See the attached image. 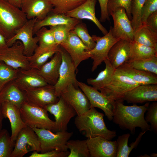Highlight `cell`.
Returning a JSON list of instances; mask_svg holds the SVG:
<instances>
[{
    "mask_svg": "<svg viewBox=\"0 0 157 157\" xmlns=\"http://www.w3.org/2000/svg\"><path fill=\"white\" fill-rule=\"evenodd\" d=\"M122 99L115 101L112 120L123 130H128L132 134L135 133V128H140L142 131L150 130V126L146 121L144 115L149 104L138 106L125 105Z\"/></svg>",
    "mask_w": 157,
    "mask_h": 157,
    "instance_id": "6da1fadb",
    "label": "cell"
},
{
    "mask_svg": "<svg viewBox=\"0 0 157 157\" xmlns=\"http://www.w3.org/2000/svg\"><path fill=\"white\" fill-rule=\"evenodd\" d=\"M104 115L94 108L75 118L74 124L80 132L83 131L87 138L100 136L111 140L116 136L115 131L108 129L104 122Z\"/></svg>",
    "mask_w": 157,
    "mask_h": 157,
    "instance_id": "7a4b0ae2",
    "label": "cell"
},
{
    "mask_svg": "<svg viewBox=\"0 0 157 157\" xmlns=\"http://www.w3.org/2000/svg\"><path fill=\"white\" fill-rule=\"evenodd\" d=\"M28 20L20 8L0 0V34L6 40L13 37Z\"/></svg>",
    "mask_w": 157,
    "mask_h": 157,
    "instance_id": "3957f363",
    "label": "cell"
},
{
    "mask_svg": "<svg viewBox=\"0 0 157 157\" xmlns=\"http://www.w3.org/2000/svg\"><path fill=\"white\" fill-rule=\"evenodd\" d=\"M19 110L22 118L27 126L32 128L44 129L56 132L55 121L49 118L45 108L31 105L24 101Z\"/></svg>",
    "mask_w": 157,
    "mask_h": 157,
    "instance_id": "277c9868",
    "label": "cell"
},
{
    "mask_svg": "<svg viewBox=\"0 0 157 157\" xmlns=\"http://www.w3.org/2000/svg\"><path fill=\"white\" fill-rule=\"evenodd\" d=\"M38 136L40 143V153L52 151H67V143L73 135L72 132L58 131L53 133L44 129L32 128Z\"/></svg>",
    "mask_w": 157,
    "mask_h": 157,
    "instance_id": "5b68a950",
    "label": "cell"
},
{
    "mask_svg": "<svg viewBox=\"0 0 157 157\" xmlns=\"http://www.w3.org/2000/svg\"><path fill=\"white\" fill-rule=\"evenodd\" d=\"M139 85L131 78L116 69L110 83L99 90L109 99L115 101L123 99L127 92Z\"/></svg>",
    "mask_w": 157,
    "mask_h": 157,
    "instance_id": "8992f818",
    "label": "cell"
},
{
    "mask_svg": "<svg viewBox=\"0 0 157 157\" xmlns=\"http://www.w3.org/2000/svg\"><path fill=\"white\" fill-rule=\"evenodd\" d=\"M59 51L62 56V61L59 69L58 80L54 85L56 94L58 97L62 91L70 84H72L76 87H78L76 77L75 67L71 57L60 45Z\"/></svg>",
    "mask_w": 157,
    "mask_h": 157,
    "instance_id": "52a82bcc",
    "label": "cell"
},
{
    "mask_svg": "<svg viewBox=\"0 0 157 157\" xmlns=\"http://www.w3.org/2000/svg\"><path fill=\"white\" fill-rule=\"evenodd\" d=\"M31 151L40 152V143L34 130L27 126L19 132L10 157H22Z\"/></svg>",
    "mask_w": 157,
    "mask_h": 157,
    "instance_id": "ba28073f",
    "label": "cell"
},
{
    "mask_svg": "<svg viewBox=\"0 0 157 157\" xmlns=\"http://www.w3.org/2000/svg\"><path fill=\"white\" fill-rule=\"evenodd\" d=\"M37 20L36 18L28 20L13 37L6 40L8 47L19 41L23 45L24 55L27 57L31 56L38 46V38L33 36L34 26Z\"/></svg>",
    "mask_w": 157,
    "mask_h": 157,
    "instance_id": "9c48e42d",
    "label": "cell"
},
{
    "mask_svg": "<svg viewBox=\"0 0 157 157\" xmlns=\"http://www.w3.org/2000/svg\"><path fill=\"white\" fill-rule=\"evenodd\" d=\"M110 16H112L114 23L113 27L110 28L113 36L117 39L130 42L133 41L134 30L125 9L118 8L111 12Z\"/></svg>",
    "mask_w": 157,
    "mask_h": 157,
    "instance_id": "30bf717a",
    "label": "cell"
},
{
    "mask_svg": "<svg viewBox=\"0 0 157 157\" xmlns=\"http://www.w3.org/2000/svg\"><path fill=\"white\" fill-rule=\"evenodd\" d=\"M45 109L55 117L56 132L67 131L70 119L77 115L74 109L60 96L57 102L48 105Z\"/></svg>",
    "mask_w": 157,
    "mask_h": 157,
    "instance_id": "8fae6325",
    "label": "cell"
},
{
    "mask_svg": "<svg viewBox=\"0 0 157 157\" xmlns=\"http://www.w3.org/2000/svg\"><path fill=\"white\" fill-rule=\"evenodd\" d=\"M24 92L25 101L29 104L45 108L47 105L55 103L59 99L54 85H46L26 90Z\"/></svg>",
    "mask_w": 157,
    "mask_h": 157,
    "instance_id": "7c38bea8",
    "label": "cell"
},
{
    "mask_svg": "<svg viewBox=\"0 0 157 157\" xmlns=\"http://www.w3.org/2000/svg\"><path fill=\"white\" fill-rule=\"evenodd\" d=\"M78 86L87 97L90 108H97L102 110L110 121L113 119L115 101L109 99L92 87L77 81Z\"/></svg>",
    "mask_w": 157,
    "mask_h": 157,
    "instance_id": "4fadbf2b",
    "label": "cell"
},
{
    "mask_svg": "<svg viewBox=\"0 0 157 157\" xmlns=\"http://www.w3.org/2000/svg\"><path fill=\"white\" fill-rule=\"evenodd\" d=\"M92 36L96 44L92 49L88 51V52L93 60L91 69L93 72L107 58L108 52L111 47L120 40L115 38L113 36L110 28L108 33L103 37L95 35Z\"/></svg>",
    "mask_w": 157,
    "mask_h": 157,
    "instance_id": "5bb4252c",
    "label": "cell"
},
{
    "mask_svg": "<svg viewBox=\"0 0 157 157\" xmlns=\"http://www.w3.org/2000/svg\"><path fill=\"white\" fill-rule=\"evenodd\" d=\"M0 61L15 69L31 68L27 57L24 53L23 45L19 40L0 52Z\"/></svg>",
    "mask_w": 157,
    "mask_h": 157,
    "instance_id": "9a60e30c",
    "label": "cell"
},
{
    "mask_svg": "<svg viewBox=\"0 0 157 157\" xmlns=\"http://www.w3.org/2000/svg\"><path fill=\"white\" fill-rule=\"evenodd\" d=\"M60 45L69 54L76 68L81 62L90 58L88 52L89 49L72 30L69 32L66 40Z\"/></svg>",
    "mask_w": 157,
    "mask_h": 157,
    "instance_id": "2e32d148",
    "label": "cell"
},
{
    "mask_svg": "<svg viewBox=\"0 0 157 157\" xmlns=\"http://www.w3.org/2000/svg\"><path fill=\"white\" fill-rule=\"evenodd\" d=\"M60 96L74 109L77 115H82L90 108V103L86 95L78 87L72 84L65 88Z\"/></svg>",
    "mask_w": 157,
    "mask_h": 157,
    "instance_id": "e0dca14e",
    "label": "cell"
},
{
    "mask_svg": "<svg viewBox=\"0 0 157 157\" xmlns=\"http://www.w3.org/2000/svg\"><path fill=\"white\" fill-rule=\"evenodd\" d=\"M87 142L90 157H116V140L111 141L98 136L88 138Z\"/></svg>",
    "mask_w": 157,
    "mask_h": 157,
    "instance_id": "ac0fdd59",
    "label": "cell"
},
{
    "mask_svg": "<svg viewBox=\"0 0 157 157\" xmlns=\"http://www.w3.org/2000/svg\"><path fill=\"white\" fill-rule=\"evenodd\" d=\"M122 99L134 104L156 101L157 84L139 85L127 92Z\"/></svg>",
    "mask_w": 157,
    "mask_h": 157,
    "instance_id": "d6986e66",
    "label": "cell"
},
{
    "mask_svg": "<svg viewBox=\"0 0 157 157\" xmlns=\"http://www.w3.org/2000/svg\"><path fill=\"white\" fill-rule=\"evenodd\" d=\"M53 8L50 0H24L20 9L28 20L36 18L40 20L51 13Z\"/></svg>",
    "mask_w": 157,
    "mask_h": 157,
    "instance_id": "ffe728a7",
    "label": "cell"
},
{
    "mask_svg": "<svg viewBox=\"0 0 157 157\" xmlns=\"http://www.w3.org/2000/svg\"><path fill=\"white\" fill-rule=\"evenodd\" d=\"M96 2L97 0H87L79 6L65 14L80 20L85 19L91 21L105 35L108 31L96 16L95 7Z\"/></svg>",
    "mask_w": 157,
    "mask_h": 157,
    "instance_id": "44dd1931",
    "label": "cell"
},
{
    "mask_svg": "<svg viewBox=\"0 0 157 157\" xmlns=\"http://www.w3.org/2000/svg\"><path fill=\"white\" fill-rule=\"evenodd\" d=\"M13 82L23 91L48 84L38 74L37 69L31 68L19 69L17 76Z\"/></svg>",
    "mask_w": 157,
    "mask_h": 157,
    "instance_id": "7402d4cb",
    "label": "cell"
},
{
    "mask_svg": "<svg viewBox=\"0 0 157 157\" xmlns=\"http://www.w3.org/2000/svg\"><path fill=\"white\" fill-rule=\"evenodd\" d=\"M1 104L4 118H8L10 123L12 140L15 142L19 132L27 125L22 118L19 108L8 103L4 102Z\"/></svg>",
    "mask_w": 157,
    "mask_h": 157,
    "instance_id": "603a6c76",
    "label": "cell"
},
{
    "mask_svg": "<svg viewBox=\"0 0 157 157\" xmlns=\"http://www.w3.org/2000/svg\"><path fill=\"white\" fill-rule=\"evenodd\" d=\"M61 61V54L59 51L54 54L49 61L37 69L38 74L48 84L54 85L57 83Z\"/></svg>",
    "mask_w": 157,
    "mask_h": 157,
    "instance_id": "cb8c5ba5",
    "label": "cell"
},
{
    "mask_svg": "<svg viewBox=\"0 0 157 157\" xmlns=\"http://www.w3.org/2000/svg\"><path fill=\"white\" fill-rule=\"evenodd\" d=\"M130 43L126 40H120L110 49L107 58L114 69H116L129 60Z\"/></svg>",
    "mask_w": 157,
    "mask_h": 157,
    "instance_id": "d4e9b609",
    "label": "cell"
},
{
    "mask_svg": "<svg viewBox=\"0 0 157 157\" xmlns=\"http://www.w3.org/2000/svg\"><path fill=\"white\" fill-rule=\"evenodd\" d=\"M78 19L65 15V14L49 13L44 18L37 20L33 28V34L41 28L47 26H53L60 25H66L73 27L81 22Z\"/></svg>",
    "mask_w": 157,
    "mask_h": 157,
    "instance_id": "484cf974",
    "label": "cell"
},
{
    "mask_svg": "<svg viewBox=\"0 0 157 157\" xmlns=\"http://www.w3.org/2000/svg\"><path fill=\"white\" fill-rule=\"evenodd\" d=\"M139 85L157 84V75L134 69L125 63L116 69Z\"/></svg>",
    "mask_w": 157,
    "mask_h": 157,
    "instance_id": "4316f807",
    "label": "cell"
},
{
    "mask_svg": "<svg viewBox=\"0 0 157 157\" xmlns=\"http://www.w3.org/2000/svg\"><path fill=\"white\" fill-rule=\"evenodd\" d=\"M25 99L24 92L14 83L11 82L0 91V104L10 103L19 109Z\"/></svg>",
    "mask_w": 157,
    "mask_h": 157,
    "instance_id": "83f0119b",
    "label": "cell"
},
{
    "mask_svg": "<svg viewBox=\"0 0 157 157\" xmlns=\"http://www.w3.org/2000/svg\"><path fill=\"white\" fill-rule=\"evenodd\" d=\"M133 41L157 49V33L146 24H142L134 30Z\"/></svg>",
    "mask_w": 157,
    "mask_h": 157,
    "instance_id": "f1b7e54d",
    "label": "cell"
},
{
    "mask_svg": "<svg viewBox=\"0 0 157 157\" xmlns=\"http://www.w3.org/2000/svg\"><path fill=\"white\" fill-rule=\"evenodd\" d=\"M60 46V45H56L43 49L35 50L31 56L27 57L30 68L39 69L49 58L59 51Z\"/></svg>",
    "mask_w": 157,
    "mask_h": 157,
    "instance_id": "f546056e",
    "label": "cell"
},
{
    "mask_svg": "<svg viewBox=\"0 0 157 157\" xmlns=\"http://www.w3.org/2000/svg\"><path fill=\"white\" fill-rule=\"evenodd\" d=\"M106 67L95 78H88L87 80L88 83L91 85L95 89L98 90L102 88L110 82L116 69L111 65L107 58L104 61Z\"/></svg>",
    "mask_w": 157,
    "mask_h": 157,
    "instance_id": "4dcf8cb0",
    "label": "cell"
},
{
    "mask_svg": "<svg viewBox=\"0 0 157 157\" xmlns=\"http://www.w3.org/2000/svg\"><path fill=\"white\" fill-rule=\"evenodd\" d=\"M157 56V49L133 41L130 43L129 60L147 59Z\"/></svg>",
    "mask_w": 157,
    "mask_h": 157,
    "instance_id": "1f68e13d",
    "label": "cell"
},
{
    "mask_svg": "<svg viewBox=\"0 0 157 157\" xmlns=\"http://www.w3.org/2000/svg\"><path fill=\"white\" fill-rule=\"evenodd\" d=\"M125 63L134 69L157 75V56L147 59L129 60Z\"/></svg>",
    "mask_w": 157,
    "mask_h": 157,
    "instance_id": "d6a6232c",
    "label": "cell"
},
{
    "mask_svg": "<svg viewBox=\"0 0 157 157\" xmlns=\"http://www.w3.org/2000/svg\"><path fill=\"white\" fill-rule=\"evenodd\" d=\"M53 8L51 12L65 14L79 6L87 0H50Z\"/></svg>",
    "mask_w": 157,
    "mask_h": 157,
    "instance_id": "836d02e7",
    "label": "cell"
},
{
    "mask_svg": "<svg viewBox=\"0 0 157 157\" xmlns=\"http://www.w3.org/2000/svg\"><path fill=\"white\" fill-rule=\"evenodd\" d=\"M67 145L70 151L67 157H90L87 140H69Z\"/></svg>",
    "mask_w": 157,
    "mask_h": 157,
    "instance_id": "e575fe53",
    "label": "cell"
},
{
    "mask_svg": "<svg viewBox=\"0 0 157 157\" xmlns=\"http://www.w3.org/2000/svg\"><path fill=\"white\" fill-rule=\"evenodd\" d=\"M35 34L38 38L39 43L36 50L43 49L58 45L56 44L51 30L46 27L40 28Z\"/></svg>",
    "mask_w": 157,
    "mask_h": 157,
    "instance_id": "d590c367",
    "label": "cell"
},
{
    "mask_svg": "<svg viewBox=\"0 0 157 157\" xmlns=\"http://www.w3.org/2000/svg\"><path fill=\"white\" fill-rule=\"evenodd\" d=\"M8 131L0 130V157H10L15 145Z\"/></svg>",
    "mask_w": 157,
    "mask_h": 157,
    "instance_id": "8d00e7d4",
    "label": "cell"
},
{
    "mask_svg": "<svg viewBox=\"0 0 157 157\" xmlns=\"http://www.w3.org/2000/svg\"><path fill=\"white\" fill-rule=\"evenodd\" d=\"M72 31L89 51L94 47L96 43L89 34L85 24L80 22L75 26Z\"/></svg>",
    "mask_w": 157,
    "mask_h": 157,
    "instance_id": "74e56055",
    "label": "cell"
},
{
    "mask_svg": "<svg viewBox=\"0 0 157 157\" xmlns=\"http://www.w3.org/2000/svg\"><path fill=\"white\" fill-rule=\"evenodd\" d=\"M19 69H15L0 61V91L16 78Z\"/></svg>",
    "mask_w": 157,
    "mask_h": 157,
    "instance_id": "f35d334b",
    "label": "cell"
},
{
    "mask_svg": "<svg viewBox=\"0 0 157 157\" xmlns=\"http://www.w3.org/2000/svg\"><path fill=\"white\" fill-rule=\"evenodd\" d=\"M146 0H131V24L133 29L142 25L141 21L142 9Z\"/></svg>",
    "mask_w": 157,
    "mask_h": 157,
    "instance_id": "ab89813d",
    "label": "cell"
},
{
    "mask_svg": "<svg viewBox=\"0 0 157 157\" xmlns=\"http://www.w3.org/2000/svg\"><path fill=\"white\" fill-rule=\"evenodd\" d=\"M51 32L57 44L60 45L67 39L69 32L74 27L66 25H60L50 26Z\"/></svg>",
    "mask_w": 157,
    "mask_h": 157,
    "instance_id": "60d3db41",
    "label": "cell"
},
{
    "mask_svg": "<svg viewBox=\"0 0 157 157\" xmlns=\"http://www.w3.org/2000/svg\"><path fill=\"white\" fill-rule=\"evenodd\" d=\"M131 0H108L107 10L109 16L111 13L116 9L123 8L125 9L128 18L131 20Z\"/></svg>",
    "mask_w": 157,
    "mask_h": 157,
    "instance_id": "b9f144b4",
    "label": "cell"
},
{
    "mask_svg": "<svg viewBox=\"0 0 157 157\" xmlns=\"http://www.w3.org/2000/svg\"><path fill=\"white\" fill-rule=\"evenodd\" d=\"M130 135L127 133L119 135L116 140L117 149L116 157H128L131 151L128 146L129 139Z\"/></svg>",
    "mask_w": 157,
    "mask_h": 157,
    "instance_id": "7bdbcfd3",
    "label": "cell"
},
{
    "mask_svg": "<svg viewBox=\"0 0 157 157\" xmlns=\"http://www.w3.org/2000/svg\"><path fill=\"white\" fill-rule=\"evenodd\" d=\"M145 119L150 123V129L156 133L157 132V102L154 101L149 104L147 109Z\"/></svg>",
    "mask_w": 157,
    "mask_h": 157,
    "instance_id": "ee69618b",
    "label": "cell"
},
{
    "mask_svg": "<svg viewBox=\"0 0 157 157\" xmlns=\"http://www.w3.org/2000/svg\"><path fill=\"white\" fill-rule=\"evenodd\" d=\"M157 11V0H146L141 13L142 24H145L147 19L149 15Z\"/></svg>",
    "mask_w": 157,
    "mask_h": 157,
    "instance_id": "f6af8a7d",
    "label": "cell"
},
{
    "mask_svg": "<svg viewBox=\"0 0 157 157\" xmlns=\"http://www.w3.org/2000/svg\"><path fill=\"white\" fill-rule=\"evenodd\" d=\"M69 152L52 150L44 153H39L33 151L29 157H68Z\"/></svg>",
    "mask_w": 157,
    "mask_h": 157,
    "instance_id": "bcb514c9",
    "label": "cell"
},
{
    "mask_svg": "<svg viewBox=\"0 0 157 157\" xmlns=\"http://www.w3.org/2000/svg\"><path fill=\"white\" fill-rule=\"evenodd\" d=\"M101 9V15L99 19L101 22H105L106 20H110L107 6L108 0H98Z\"/></svg>",
    "mask_w": 157,
    "mask_h": 157,
    "instance_id": "7dc6e473",
    "label": "cell"
},
{
    "mask_svg": "<svg viewBox=\"0 0 157 157\" xmlns=\"http://www.w3.org/2000/svg\"><path fill=\"white\" fill-rule=\"evenodd\" d=\"M145 24L151 30L157 33V11L149 15Z\"/></svg>",
    "mask_w": 157,
    "mask_h": 157,
    "instance_id": "c3c4849f",
    "label": "cell"
},
{
    "mask_svg": "<svg viewBox=\"0 0 157 157\" xmlns=\"http://www.w3.org/2000/svg\"><path fill=\"white\" fill-rule=\"evenodd\" d=\"M8 47L6 39L0 34V52Z\"/></svg>",
    "mask_w": 157,
    "mask_h": 157,
    "instance_id": "681fc988",
    "label": "cell"
},
{
    "mask_svg": "<svg viewBox=\"0 0 157 157\" xmlns=\"http://www.w3.org/2000/svg\"><path fill=\"white\" fill-rule=\"evenodd\" d=\"M12 5L18 8H20L22 3L24 0H4Z\"/></svg>",
    "mask_w": 157,
    "mask_h": 157,
    "instance_id": "f907efd6",
    "label": "cell"
},
{
    "mask_svg": "<svg viewBox=\"0 0 157 157\" xmlns=\"http://www.w3.org/2000/svg\"><path fill=\"white\" fill-rule=\"evenodd\" d=\"M4 118L1 109V104H0V130L2 129V122Z\"/></svg>",
    "mask_w": 157,
    "mask_h": 157,
    "instance_id": "816d5d0a",
    "label": "cell"
},
{
    "mask_svg": "<svg viewBox=\"0 0 157 157\" xmlns=\"http://www.w3.org/2000/svg\"><path fill=\"white\" fill-rule=\"evenodd\" d=\"M150 156V157H157V154L155 153H152Z\"/></svg>",
    "mask_w": 157,
    "mask_h": 157,
    "instance_id": "f5cc1de1",
    "label": "cell"
},
{
    "mask_svg": "<svg viewBox=\"0 0 157 157\" xmlns=\"http://www.w3.org/2000/svg\"><path fill=\"white\" fill-rule=\"evenodd\" d=\"M139 157H150V156H149L147 154H145L144 155L140 156Z\"/></svg>",
    "mask_w": 157,
    "mask_h": 157,
    "instance_id": "db71d44e",
    "label": "cell"
}]
</instances>
